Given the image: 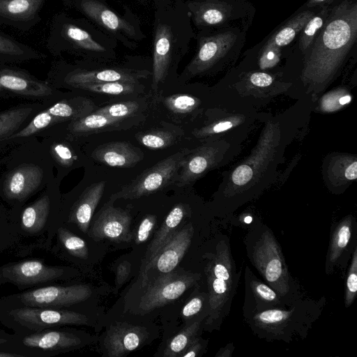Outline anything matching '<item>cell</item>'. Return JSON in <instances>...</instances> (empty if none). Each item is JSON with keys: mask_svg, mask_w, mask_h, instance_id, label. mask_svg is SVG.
Returning a JSON list of instances; mask_svg holds the SVG:
<instances>
[{"mask_svg": "<svg viewBox=\"0 0 357 357\" xmlns=\"http://www.w3.org/2000/svg\"><path fill=\"white\" fill-rule=\"evenodd\" d=\"M54 166L39 138L0 148V197L18 208L54 179Z\"/></svg>", "mask_w": 357, "mask_h": 357, "instance_id": "obj_1", "label": "cell"}, {"mask_svg": "<svg viewBox=\"0 0 357 357\" xmlns=\"http://www.w3.org/2000/svg\"><path fill=\"white\" fill-rule=\"evenodd\" d=\"M357 4L343 0L331 7L329 15L304 54L308 78L328 77L341 66L356 41Z\"/></svg>", "mask_w": 357, "mask_h": 357, "instance_id": "obj_2", "label": "cell"}, {"mask_svg": "<svg viewBox=\"0 0 357 357\" xmlns=\"http://www.w3.org/2000/svg\"><path fill=\"white\" fill-rule=\"evenodd\" d=\"M326 298H301L284 308L269 309L244 317L252 332L268 342L290 343L305 339L321 314Z\"/></svg>", "mask_w": 357, "mask_h": 357, "instance_id": "obj_3", "label": "cell"}, {"mask_svg": "<svg viewBox=\"0 0 357 357\" xmlns=\"http://www.w3.org/2000/svg\"><path fill=\"white\" fill-rule=\"evenodd\" d=\"M244 243L250 263L267 284L290 303L303 298L271 229L263 224L255 226L247 234Z\"/></svg>", "mask_w": 357, "mask_h": 357, "instance_id": "obj_4", "label": "cell"}, {"mask_svg": "<svg viewBox=\"0 0 357 357\" xmlns=\"http://www.w3.org/2000/svg\"><path fill=\"white\" fill-rule=\"evenodd\" d=\"M209 310L205 325L219 329L228 316L241 271H237L228 238L219 240L214 252L204 255Z\"/></svg>", "mask_w": 357, "mask_h": 357, "instance_id": "obj_5", "label": "cell"}, {"mask_svg": "<svg viewBox=\"0 0 357 357\" xmlns=\"http://www.w3.org/2000/svg\"><path fill=\"white\" fill-rule=\"evenodd\" d=\"M92 110L93 103L89 100L62 94L38 112L24 128L0 142V148L28 138L38 137L52 127L85 116Z\"/></svg>", "mask_w": 357, "mask_h": 357, "instance_id": "obj_6", "label": "cell"}, {"mask_svg": "<svg viewBox=\"0 0 357 357\" xmlns=\"http://www.w3.org/2000/svg\"><path fill=\"white\" fill-rule=\"evenodd\" d=\"M189 151V149H184L146 169L130 183L113 194L110 200L139 198L154 193L176 181L181 162Z\"/></svg>", "mask_w": 357, "mask_h": 357, "instance_id": "obj_7", "label": "cell"}, {"mask_svg": "<svg viewBox=\"0 0 357 357\" xmlns=\"http://www.w3.org/2000/svg\"><path fill=\"white\" fill-rule=\"evenodd\" d=\"M0 94L31 101H50L59 98L62 93L26 70L0 64Z\"/></svg>", "mask_w": 357, "mask_h": 357, "instance_id": "obj_8", "label": "cell"}, {"mask_svg": "<svg viewBox=\"0 0 357 357\" xmlns=\"http://www.w3.org/2000/svg\"><path fill=\"white\" fill-rule=\"evenodd\" d=\"M199 277L197 274L172 271L160 275L142 296L139 307L148 312L175 301L195 284Z\"/></svg>", "mask_w": 357, "mask_h": 357, "instance_id": "obj_9", "label": "cell"}, {"mask_svg": "<svg viewBox=\"0 0 357 357\" xmlns=\"http://www.w3.org/2000/svg\"><path fill=\"white\" fill-rule=\"evenodd\" d=\"M91 293L86 284L48 286L24 292L18 298L24 306L54 307L80 303L89 298Z\"/></svg>", "mask_w": 357, "mask_h": 357, "instance_id": "obj_10", "label": "cell"}, {"mask_svg": "<svg viewBox=\"0 0 357 357\" xmlns=\"http://www.w3.org/2000/svg\"><path fill=\"white\" fill-rule=\"evenodd\" d=\"M57 173L54 176L59 183L67 174L79 165V159L75 139L56 127L42 132L38 137Z\"/></svg>", "mask_w": 357, "mask_h": 357, "instance_id": "obj_11", "label": "cell"}, {"mask_svg": "<svg viewBox=\"0 0 357 357\" xmlns=\"http://www.w3.org/2000/svg\"><path fill=\"white\" fill-rule=\"evenodd\" d=\"M63 273L61 267L48 266L38 260H27L1 267L0 283L10 282L26 287L56 280Z\"/></svg>", "mask_w": 357, "mask_h": 357, "instance_id": "obj_12", "label": "cell"}, {"mask_svg": "<svg viewBox=\"0 0 357 357\" xmlns=\"http://www.w3.org/2000/svg\"><path fill=\"white\" fill-rule=\"evenodd\" d=\"M10 314L18 323L31 329L89 324L88 317L82 314L47 307L25 306L12 310Z\"/></svg>", "mask_w": 357, "mask_h": 357, "instance_id": "obj_13", "label": "cell"}, {"mask_svg": "<svg viewBox=\"0 0 357 357\" xmlns=\"http://www.w3.org/2000/svg\"><path fill=\"white\" fill-rule=\"evenodd\" d=\"M292 303L257 278L249 266H246L243 317L266 310L287 307Z\"/></svg>", "mask_w": 357, "mask_h": 357, "instance_id": "obj_14", "label": "cell"}, {"mask_svg": "<svg viewBox=\"0 0 357 357\" xmlns=\"http://www.w3.org/2000/svg\"><path fill=\"white\" fill-rule=\"evenodd\" d=\"M356 246V224L354 218L349 215L331 229L330 243L326 255L325 272L332 274L337 267L347 264Z\"/></svg>", "mask_w": 357, "mask_h": 357, "instance_id": "obj_15", "label": "cell"}, {"mask_svg": "<svg viewBox=\"0 0 357 357\" xmlns=\"http://www.w3.org/2000/svg\"><path fill=\"white\" fill-rule=\"evenodd\" d=\"M238 34L234 31H226L202 38L195 58L187 67L191 75L203 73L226 56L234 47Z\"/></svg>", "mask_w": 357, "mask_h": 357, "instance_id": "obj_16", "label": "cell"}, {"mask_svg": "<svg viewBox=\"0 0 357 357\" xmlns=\"http://www.w3.org/2000/svg\"><path fill=\"white\" fill-rule=\"evenodd\" d=\"M131 217L127 211L106 205L94 220L89 235L96 239H108L114 242H128L131 239L130 231Z\"/></svg>", "mask_w": 357, "mask_h": 357, "instance_id": "obj_17", "label": "cell"}, {"mask_svg": "<svg viewBox=\"0 0 357 357\" xmlns=\"http://www.w3.org/2000/svg\"><path fill=\"white\" fill-rule=\"evenodd\" d=\"M47 0H0V26L28 31L41 20Z\"/></svg>", "mask_w": 357, "mask_h": 357, "instance_id": "obj_18", "label": "cell"}, {"mask_svg": "<svg viewBox=\"0 0 357 357\" xmlns=\"http://www.w3.org/2000/svg\"><path fill=\"white\" fill-rule=\"evenodd\" d=\"M193 234L194 228L192 224L176 231L160 248L151 262L145 267L144 275L151 268L155 269L160 275L173 271L190 247Z\"/></svg>", "mask_w": 357, "mask_h": 357, "instance_id": "obj_19", "label": "cell"}, {"mask_svg": "<svg viewBox=\"0 0 357 357\" xmlns=\"http://www.w3.org/2000/svg\"><path fill=\"white\" fill-rule=\"evenodd\" d=\"M59 183L54 178L33 202L22 208L20 219L24 231L35 234L44 227L59 195Z\"/></svg>", "mask_w": 357, "mask_h": 357, "instance_id": "obj_20", "label": "cell"}, {"mask_svg": "<svg viewBox=\"0 0 357 357\" xmlns=\"http://www.w3.org/2000/svg\"><path fill=\"white\" fill-rule=\"evenodd\" d=\"M218 149L208 142L190 151L183 158L176 181L183 187L192 184L216 163Z\"/></svg>", "mask_w": 357, "mask_h": 357, "instance_id": "obj_21", "label": "cell"}, {"mask_svg": "<svg viewBox=\"0 0 357 357\" xmlns=\"http://www.w3.org/2000/svg\"><path fill=\"white\" fill-rule=\"evenodd\" d=\"M146 336L144 328L119 323L108 330L104 344L109 356L120 357L138 348Z\"/></svg>", "mask_w": 357, "mask_h": 357, "instance_id": "obj_22", "label": "cell"}, {"mask_svg": "<svg viewBox=\"0 0 357 357\" xmlns=\"http://www.w3.org/2000/svg\"><path fill=\"white\" fill-rule=\"evenodd\" d=\"M92 157L110 167L127 168L138 163L143 154L130 143L115 142L98 146L92 153Z\"/></svg>", "mask_w": 357, "mask_h": 357, "instance_id": "obj_23", "label": "cell"}, {"mask_svg": "<svg viewBox=\"0 0 357 357\" xmlns=\"http://www.w3.org/2000/svg\"><path fill=\"white\" fill-rule=\"evenodd\" d=\"M55 100L50 101L31 100L1 112L0 142L24 128L38 112Z\"/></svg>", "mask_w": 357, "mask_h": 357, "instance_id": "obj_24", "label": "cell"}, {"mask_svg": "<svg viewBox=\"0 0 357 357\" xmlns=\"http://www.w3.org/2000/svg\"><path fill=\"white\" fill-rule=\"evenodd\" d=\"M123 121L93 112L53 127L57 128L68 137L76 139L89 134L117 129Z\"/></svg>", "mask_w": 357, "mask_h": 357, "instance_id": "obj_25", "label": "cell"}, {"mask_svg": "<svg viewBox=\"0 0 357 357\" xmlns=\"http://www.w3.org/2000/svg\"><path fill=\"white\" fill-rule=\"evenodd\" d=\"M105 182L96 183L86 188L72 205L68 222L76 225L84 233H88L89 227L105 190Z\"/></svg>", "mask_w": 357, "mask_h": 357, "instance_id": "obj_26", "label": "cell"}, {"mask_svg": "<svg viewBox=\"0 0 357 357\" xmlns=\"http://www.w3.org/2000/svg\"><path fill=\"white\" fill-rule=\"evenodd\" d=\"M172 33L165 24H158L154 38L152 88L156 90L165 79L172 53Z\"/></svg>", "mask_w": 357, "mask_h": 357, "instance_id": "obj_27", "label": "cell"}, {"mask_svg": "<svg viewBox=\"0 0 357 357\" xmlns=\"http://www.w3.org/2000/svg\"><path fill=\"white\" fill-rule=\"evenodd\" d=\"M189 8L193 18L199 26H217L234 18V7L228 1L207 0L192 3Z\"/></svg>", "mask_w": 357, "mask_h": 357, "instance_id": "obj_28", "label": "cell"}, {"mask_svg": "<svg viewBox=\"0 0 357 357\" xmlns=\"http://www.w3.org/2000/svg\"><path fill=\"white\" fill-rule=\"evenodd\" d=\"M45 58L41 52L0 31V64L11 66Z\"/></svg>", "mask_w": 357, "mask_h": 357, "instance_id": "obj_29", "label": "cell"}, {"mask_svg": "<svg viewBox=\"0 0 357 357\" xmlns=\"http://www.w3.org/2000/svg\"><path fill=\"white\" fill-rule=\"evenodd\" d=\"M245 109H228L222 117L220 116L201 128L195 129L192 134L197 138L229 136V131L234 134V131H240V126H245Z\"/></svg>", "mask_w": 357, "mask_h": 357, "instance_id": "obj_30", "label": "cell"}, {"mask_svg": "<svg viewBox=\"0 0 357 357\" xmlns=\"http://www.w3.org/2000/svg\"><path fill=\"white\" fill-rule=\"evenodd\" d=\"M79 338L72 333L46 331L33 333L24 337L22 343L27 347L44 351H57L78 346Z\"/></svg>", "mask_w": 357, "mask_h": 357, "instance_id": "obj_31", "label": "cell"}, {"mask_svg": "<svg viewBox=\"0 0 357 357\" xmlns=\"http://www.w3.org/2000/svg\"><path fill=\"white\" fill-rule=\"evenodd\" d=\"M82 10L94 21L112 31H123L133 35V27L126 21L116 15L113 11L96 0H82Z\"/></svg>", "mask_w": 357, "mask_h": 357, "instance_id": "obj_32", "label": "cell"}, {"mask_svg": "<svg viewBox=\"0 0 357 357\" xmlns=\"http://www.w3.org/2000/svg\"><path fill=\"white\" fill-rule=\"evenodd\" d=\"M316 13L314 8H307L298 13L278 29L264 46L280 50L281 47L289 45Z\"/></svg>", "mask_w": 357, "mask_h": 357, "instance_id": "obj_33", "label": "cell"}, {"mask_svg": "<svg viewBox=\"0 0 357 357\" xmlns=\"http://www.w3.org/2000/svg\"><path fill=\"white\" fill-rule=\"evenodd\" d=\"M185 213L184 206L182 204H177L168 213L147 250L146 266L151 262L160 248L177 231V227L183 220Z\"/></svg>", "mask_w": 357, "mask_h": 357, "instance_id": "obj_34", "label": "cell"}, {"mask_svg": "<svg viewBox=\"0 0 357 357\" xmlns=\"http://www.w3.org/2000/svg\"><path fill=\"white\" fill-rule=\"evenodd\" d=\"M331 8V6L320 8L319 10L310 19L300 32L298 45L303 54H305L310 47L321 29L329 15Z\"/></svg>", "mask_w": 357, "mask_h": 357, "instance_id": "obj_35", "label": "cell"}, {"mask_svg": "<svg viewBox=\"0 0 357 357\" xmlns=\"http://www.w3.org/2000/svg\"><path fill=\"white\" fill-rule=\"evenodd\" d=\"M202 319L195 321L177 333L167 344L163 356L165 357H178L197 337Z\"/></svg>", "mask_w": 357, "mask_h": 357, "instance_id": "obj_36", "label": "cell"}, {"mask_svg": "<svg viewBox=\"0 0 357 357\" xmlns=\"http://www.w3.org/2000/svg\"><path fill=\"white\" fill-rule=\"evenodd\" d=\"M137 83L130 82H89L74 85L71 89L109 95H126L133 93L137 88Z\"/></svg>", "mask_w": 357, "mask_h": 357, "instance_id": "obj_37", "label": "cell"}, {"mask_svg": "<svg viewBox=\"0 0 357 357\" xmlns=\"http://www.w3.org/2000/svg\"><path fill=\"white\" fill-rule=\"evenodd\" d=\"M139 142L144 146L151 149H165L172 145L176 139L174 134L168 130H153L139 133Z\"/></svg>", "mask_w": 357, "mask_h": 357, "instance_id": "obj_38", "label": "cell"}, {"mask_svg": "<svg viewBox=\"0 0 357 357\" xmlns=\"http://www.w3.org/2000/svg\"><path fill=\"white\" fill-rule=\"evenodd\" d=\"M58 236L63 247L70 255L81 259L87 258L89 250L87 244L82 238L63 227L58 229Z\"/></svg>", "mask_w": 357, "mask_h": 357, "instance_id": "obj_39", "label": "cell"}, {"mask_svg": "<svg viewBox=\"0 0 357 357\" xmlns=\"http://www.w3.org/2000/svg\"><path fill=\"white\" fill-rule=\"evenodd\" d=\"M357 293V245L351 254V260L346 274L344 284V305L349 307L354 302Z\"/></svg>", "mask_w": 357, "mask_h": 357, "instance_id": "obj_40", "label": "cell"}, {"mask_svg": "<svg viewBox=\"0 0 357 357\" xmlns=\"http://www.w3.org/2000/svg\"><path fill=\"white\" fill-rule=\"evenodd\" d=\"M165 105L174 113L185 114L197 108L201 102L197 98L188 94H176L167 97Z\"/></svg>", "mask_w": 357, "mask_h": 357, "instance_id": "obj_41", "label": "cell"}, {"mask_svg": "<svg viewBox=\"0 0 357 357\" xmlns=\"http://www.w3.org/2000/svg\"><path fill=\"white\" fill-rule=\"evenodd\" d=\"M139 109L138 102L128 101L109 105L97 109L94 112L104 114L112 119L125 120L135 114Z\"/></svg>", "mask_w": 357, "mask_h": 357, "instance_id": "obj_42", "label": "cell"}, {"mask_svg": "<svg viewBox=\"0 0 357 357\" xmlns=\"http://www.w3.org/2000/svg\"><path fill=\"white\" fill-rule=\"evenodd\" d=\"M156 223V216L147 215L141 221L135 235V243L141 244L145 242L151 235Z\"/></svg>", "mask_w": 357, "mask_h": 357, "instance_id": "obj_43", "label": "cell"}, {"mask_svg": "<svg viewBox=\"0 0 357 357\" xmlns=\"http://www.w3.org/2000/svg\"><path fill=\"white\" fill-rule=\"evenodd\" d=\"M205 304H208V294L193 297L184 305L182 310L183 317L188 319L195 316L201 312Z\"/></svg>", "mask_w": 357, "mask_h": 357, "instance_id": "obj_44", "label": "cell"}, {"mask_svg": "<svg viewBox=\"0 0 357 357\" xmlns=\"http://www.w3.org/2000/svg\"><path fill=\"white\" fill-rule=\"evenodd\" d=\"M280 56V49L264 46L259 59L261 66L266 67L273 66L279 61Z\"/></svg>", "mask_w": 357, "mask_h": 357, "instance_id": "obj_45", "label": "cell"}, {"mask_svg": "<svg viewBox=\"0 0 357 357\" xmlns=\"http://www.w3.org/2000/svg\"><path fill=\"white\" fill-rule=\"evenodd\" d=\"M250 82L255 86L267 87L273 82V77L266 73L255 72L249 77Z\"/></svg>", "mask_w": 357, "mask_h": 357, "instance_id": "obj_46", "label": "cell"}, {"mask_svg": "<svg viewBox=\"0 0 357 357\" xmlns=\"http://www.w3.org/2000/svg\"><path fill=\"white\" fill-rule=\"evenodd\" d=\"M204 349L200 337H195L189 346L179 354L178 357H195L201 355Z\"/></svg>", "mask_w": 357, "mask_h": 357, "instance_id": "obj_47", "label": "cell"}, {"mask_svg": "<svg viewBox=\"0 0 357 357\" xmlns=\"http://www.w3.org/2000/svg\"><path fill=\"white\" fill-rule=\"evenodd\" d=\"M130 272V265L127 261L120 264L116 271V284L121 286L126 281Z\"/></svg>", "mask_w": 357, "mask_h": 357, "instance_id": "obj_48", "label": "cell"}, {"mask_svg": "<svg viewBox=\"0 0 357 357\" xmlns=\"http://www.w3.org/2000/svg\"><path fill=\"white\" fill-rule=\"evenodd\" d=\"M338 0H308L305 4L307 8H321L324 6H330L334 2Z\"/></svg>", "mask_w": 357, "mask_h": 357, "instance_id": "obj_49", "label": "cell"}, {"mask_svg": "<svg viewBox=\"0 0 357 357\" xmlns=\"http://www.w3.org/2000/svg\"><path fill=\"white\" fill-rule=\"evenodd\" d=\"M345 177L349 180H355L357 178V162L351 163L346 169L344 173Z\"/></svg>", "mask_w": 357, "mask_h": 357, "instance_id": "obj_50", "label": "cell"}, {"mask_svg": "<svg viewBox=\"0 0 357 357\" xmlns=\"http://www.w3.org/2000/svg\"><path fill=\"white\" fill-rule=\"evenodd\" d=\"M234 350V346L232 343H229L220 349L215 354V357H231Z\"/></svg>", "mask_w": 357, "mask_h": 357, "instance_id": "obj_51", "label": "cell"}, {"mask_svg": "<svg viewBox=\"0 0 357 357\" xmlns=\"http://www.w3.org/2000/svg\"><path fill=\"white\" fill-rule=\"evenodd\" d=\"M351 98L350 96H344L342 98H340V99L339 100V102L341 105H344L349 103L351 101Z\"/></svg>", "mask_w": 357, "mask_h": 357, "instance_id": "obj_52", "label": "cell"}, {"mask_svg": "<svg viewBox=\"0 0 357 357\" xmlns=\"http://www.w3.org/2000/svg\"><path fill=\"white\" fill-rule=\"evenodd\" d=\"M19 356H22V355L9 353V352L0 351V357H19Z\"/></svg>", "mask_w": 357, "mask_h": 357, "instance_id": "obj_53", "label": "cell"}, {"mask_svg": "<svg viewBox=\"0 0 357 357\" xmlns=\"http://www.w3.org/2000/svg\"><path fill=\"white\" fill-rule=\"evenodd\" d=\"M6 342V340L0 338V345Z\"/></svg>", "mask_w": 357, "mask_h": 357, "instance_id": "obj_54", "label": "cell"}, {"mask_svg": "<svg viewBox=\"0 0 357 357\" xmlns=\"http://www.w3.org/2000/svg\"><path fill=\"white\" fill-rule=\"evenodd\" d=\"M8 96L4 94H0V98H8Z\"/></svg>", "mask_w": 357, "mask_h": 357, "instance_id": "obj_55", "label": "cell"}]
</instances>
